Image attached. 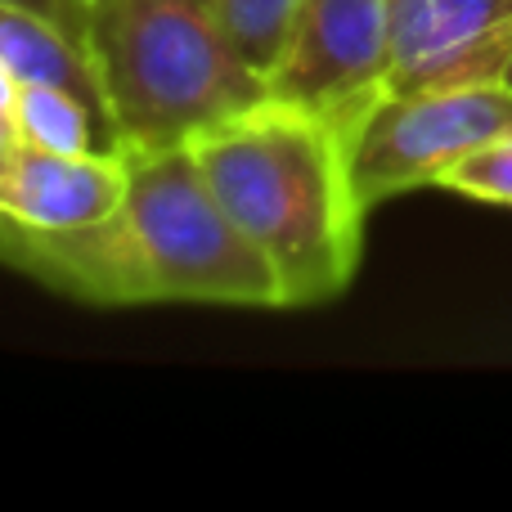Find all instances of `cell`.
<instances>
[{"mask_svg":"<svg viewBox=\"0 0 512 512\" xmlns=\"http://www.w3.org/2000/svg\"><path fill=\"white\" fill-rule=\"evenodd\" d=\"M207 185L270 261L283 310L324 306L351 288L364 207L346 131L292 99L265 95L194 140Z\"/></svg>","mask_w":512,"mask_h":512,"instance_id":"cell-1","label":"cell"},{"mask_svg":"<svg viewBox=\"0 0 512 512\" xmlns=\"http://www.w3.org/2000/svg\"><path fill=\"white\" fill-rule=\"evenodd\" d=\"M90 54L126 153L194 144L270 95L198 0H104L90 14Z\"/></svg>","mask_w":512,"mask_h":512,"instance_id":"cell-2","label":"cell"},{"mask_svg":"<svg viewBox=\"0 0 512 512\" xmlns=\"http://www.w3.org/2000/svg\"><path fill=\"white\" fill-rule=\"evenodd\" d=\"M126 203L108 221L122 274V306L185 301V306L283 310L270 261L234 225L207 185L194 144L126 153Z\"/></svg>","mask_w":512,"mask_h":512,"instance_id":"cell-3","label":"cell"},{"mask_svg":"<svg viewBox=\"0 0 512 512\" xmlns=\"http://www.w3.org/2000/svg\"><path fill=\"white\" fill-rule=\"evenodd\" d=\"M504 131H512V81L387 90L346 135L355 189L369 212L414 189H441L468 153Z\"/></svg>","mask_w":512,"mask_h":512,"instance_id":"cell-4","label":"cell"},{"mask_svg":"<svg viewBox=\"0 0 512 512\" xmlns=\"http://www.w3.org/2000/svg\"><path fill=\"white\" fill-rule=\"evenodd\" d=\"M265 86L351 135L391 90V0H301Z\"/></svg>","mask_w":512,"mask_h":512,"instance_id":"cell-5","label":"cell"},{"mask_svg":"<svg viewBox=\"0 0 512 512\" xmlns=\"http://www.w3.org/2000/svg\"><path fill=\"white\" fill-rule=\"evenodd\" d=\"M512 0H391V90L504 81Z\"/></svg>","mask_w":512,"mask_h":512,"instance_id":"cell-6","label":"cell"},{"mask_svg":"<svg viewBox=\"0 0 512 512\" xmlns=\"http://www.w3.org/2000/svg\"><path fill=\"white\" fill-rule=\"evenodd\" d=\"M126 153H50L18 140L0 158V225L36 234L113 221L126 203Z\"/></svg>","mask_w":512,"mask_h":512,"instance_id":"cell-7","label":"cell"},{"mask_svg":"<svg viewBox=\"0 0 512 512\" xmlns=\"http://www.w3.org/2000/svg\"><path fill=\"white\" fill-rule=\"evenodd\" d=\"M0 63L9 68L14 81H45V86L77 90L81 99H90L95 108L108 113L90 41L68 32V27L50 23V18L0 5Z\"/></svg>","mask_w":512,"mask_h":512,"instance_id":"cell-8","label":"cell"},{"mask_svg":"<svg viewBox=\"0 0 512 512\" xmlns=\"http://www.w3.org/2000/svg\"><path fill=\"white\" fill-rule=\"evenodd\" d=\"M14 126L23 144L50 153H126L104 108L45 81H14Z\"/></svg>","mask_w":512,"mask_h":512,"instance_id":"cell-9","label":"cell"},{"mask_svg":"<svg viewBox=\"0 0 512 512\" xmlns=\"http://www.w3.org/2000/svg\"><path fill=\"white\" fill-rule=\"evenodd\" d=\"M216 23L225 27L234 45L243 50V59L252 63L261 77H270L274 59H279L283 41L292 32L301 0H198Z\"/></svg>","mask_w":512,"mask_h":512,"instance_id":"cell-10","label":"cell"},{"mask_svg":"<svg viewBox=\"0 0 512 512\" xmlns=\"http://www.w3.org/2000/svg\"><path fill=\"white\" fill-rule=\"evenodd\" d=\"M441 189H450V194H459V198H477V203L512 207V131L490 140L486 149L468 153V158L441 180Z\"/></svg>","mask_w":512,"mask_h":512,"instance_id":"cell-11","label":"cell"},{"mask_svg":"<svg viewBox=\"0 0 512 512\" xmlns=\"http://www.w3.org/2000/svg\"><path fill=\"white\" fill-rule=\"evenodd\" d=\"M0 5L27 9V14H41V18H50V23L68 27V32H77V36H86V41H90V14H86V9H77L72 0H0Z\"/></svg>","mask_w":512,"mask_h":512,"instance_id":"cell-12","label":"cell"},{"mask_svg":"<svg viewBox=\"0 0 512 512\" xmlns=\"http://www.w3.org/2000/svg\"><path fill=\"white\" fill-rule=\"evenodd\" d=\"M18 144V126H14V77L0 63V158Z\"/></svg>","mask_w":512,"mask_h":512,"instance_id":"cell-13","label":"cell"},{"mask_svg":"<svg viewBox=\"0 0 512 512\" xmlns=\"http://www.w3.org/2000/svg\"><path fill=\"white\" fill-rule=\"evenodd\" d=\"M72 5H77V9H86V14H95V9L104 5V0H72Z\"/></svg>","mask_w":512,"mask_h":512,"instance_id":"cell-14","label":"cell"},{"mask_svg":"<svg viewBox=\"0 0 512 512\" xmlns=\"http://www.w3.org/2000/svg\"><path fill=\"white\" fill-rule=\"evenodd\" d=\"M504 81H512V63H508V77H504Z\"/></svg>","mask_w":512,"mask_h":512,"instance_id":"cell-15","label":"cell"}]
</instances>
